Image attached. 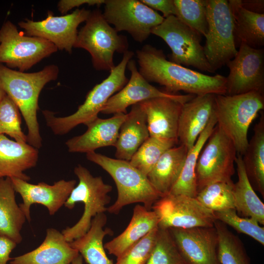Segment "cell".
<instances>
[{"label": "cell", "mask_w": 264, "mask_h": 264, "mask_svg": "<svg viewBox=\"0 0 264 264\" xmlns=\"http://www.w3.org/2000/svg\"><path fill=\"white\" fill-rule=\"evenodd\" d=\"M138 71L148 82L162 86L165 91L201 95H225L226 77L210 76L188 68L166 59L161 49L146 44L136 52Z\"/></svg>", "instance_id": "cell-1"}, {"label": "cell", "mask_w": 264, "mask_h": 264, "mask_svg": "<svg viewBox=\"0 0 264 264\" xmlns=\"http://www.w3.org/2000/svg\"><path fill=\"white\" fill-rule=\"evenodd\" d=\"M59 68L48 65L35 72L26 73L10 68L0 64V81L6 94L18 107L28 129L27 143L38 149L42 146L37 119L39 95L48 82L55 80Z\"/></svg>", "instance_id": "cell-2"}, {"label": "cell", "mask_w": 264, "mask_h": 264, "mask_svg": "<svg viewBox=\"0 0 264 264\" xmlns=\"http://www.w3.org/2000/svg\"><path fill=\"white\" fill-rule=\"evenodd\" d=\"M134 55L132 51L123 54L120 63L110 71V75L96 85L87 94L84 102L73 114L56 117L55 113L43 110L47 126L55 135H62L80 124L86 125L98 117L109 99L121 90L128 83L125 71L127 64Z\"/></svg>", "instance_id": "cell-3"}, {"label": "cell", "mask_w": 264, "mask_h": 264, "mask_svg": "<svg viewBox=\"0 0 264 264\" xmlns=\"http://www.w3.org/2000/svg\"><path fill=\"white\" fill-rule=\"evenodd\" d=\"M88 160L106 171L113 179L117 189V198L107 211L117 214L123 207L142 203L148 210L161 197L147 176L132 165L129 161L114 159L95 152L86 154Z\"/></svg>", "instance_id": "cell-4"}, {"label": "cell", "mask_w": 264, "mask_h": 264, "mask_svg": "<svg viewBox=\"0 0 264 264\" xmlns=\"http://www.w3.org/2000/svg\"><path fill=\"white\" fill-rule=\"evenodd\" d=\"M264 108L263 93L215 95L214 113L217 124L232 141L237 154H244L249 142V128Z\"/></svg>", "instance_id": "cell-5"}, {"label": "cell", "mask_w": 264, "mask_h": 264, "mask_svg": "<svg viewBox=\"0 0 264 264\" xmlns=\"http://www.w3.org/2000/svg\"><path fill=\"white\" fill-rule=\"evenodd\" d=\"M74 172L79 179L76 187L72 190L64 204L69 209L75 204L82 202L84 204V213L78 221L73 226L68 227L62 232L68 242L83 236L90 228L91 220L97 215L105 213L110 197L109 193L112 186L105 183L101 176H94L85 167L78 165Z\"/></svg>", "instance_id": "cell-6"}, {"label": "cell", "mask_w": 264, "mask_h": 264, "mask_svg": "<svg viewBox=\"0 0 264 264\" xmlns=\"http://www.w3.org/2000/svg\"><path fill=\"white\" fill-rule=\"evenodd\" d=\"M74 47L89 53L93 67L97 70L110 71L115 66V52L124 54L128 51L126 36L119 35L99 9L91 11L86 23L78 32Z\"/></svg>", "instance_id": "cell-7"}, {"label": "cell", "mask_w": 264, "mask_h": 264, "mask_svg": "<svg viewBox=\"0 0 264 264\" xmlns=\"http://www.w3.org/2000/svg\"><path fill=\"white\" fill-rule=\"evenodd\" d=\"M208 32L203 47L212 72L226 65L238 53L228 0H206Z\"/></svg>", "instance_id": "cell-8"}, {"label": "cell", "mask_w": 264, "mask_h": 264, "mask_svg": "<svg viewBox=\"0 0 264 264\" xmlns=\"http://www.w3.org/2000/svg\"><path fill=\"white\" fill-rule=\"evenodd\" d=\"M237 156L231 139L216 124L198 156L196 168L197 193L218 181H232Z\"/></svg>", "instance_id": "cell-9"}, {"label": "cell", "mask_w": 264, "mask_h": 264, "mask_svg": "<svg viewBox=\"0 0 264 264\" xmlns=\"http://www.w3.org/2000/svg\"><path fill=\"white\" fill-rule=\"evenodd\" d=\"M57 50L45 39L24 35L10 21L0 29V64L10 68L24 72Z\"/></svg>", "instance_id": "cell-10"}, {"label": "cell", "mask_w": 264, "mask_h": 264, "mask_svg": "<svg viewBox=\"0 0 264 264\" xmlns=\"http://www.w3.org/2000/svg\"><path fill=\"white\" fill-rule=\"evenodd\" d=\"M151 34L161 38L169 46V61L212 72L201 44V35L172 15L154 28Z\"/></svg>", "instance_id": "cell-11"}, {"label": "cell", "mask_w": 264, "mask_h": 264, "mask_svg": "<svg viewBox=\"0 0 264 264\" xmlns=\"http://www.w3.org/2000/svg\"><path fill=\"white\" fill-rule=\"evenodd\" d=\"M104 18L118 32L127 31L139 43L145 41L152 29L164 18L140 0H106Z\"/></svg>", "instance_id": "cell-12"}, {"label": "cell", "mask_w": 264, "mask_h": 264, "mask_svg": "<svg viewBox=\"0 0 264 264\" xmlns=\"http://www.w3.org/2000/svg\"><path fill=\"white\" fill-rule=\"evenodd\" d=\"M158 219V227L190 228L213 227L214 213L196 198L181 195L168 194L160 197L152 208Z\"/></svg>", "instance_id": "cell-13"}, {"label": "cell", "mask_w": 264, "mask_h": 264, "mask_svg": "<svg viewBox=\"0 0 264 264\" xmlns=\"http://www.w3.org/2000/svg\"><path fill=\"white\" fill-rule=\"evenodd\" d=\"M226 93L234 95L264 91V49L241 44L236 56L227 64Z\"/></svg>", "instance_id": "cell-14"}, {"label": "cell", "mask_w": 264, "mask_h": 264, "mask_svg": "<svg viewBox=\"0 0 264 264\" xmlns=\"http://www.w3.org/2000/svg\"><path fill=\"white\" fill-rule=\"evenodd\" d=\"M90 10L76 9L71 13L61 16H54L48 11L44 20L34 21L25 20L18 23L25 30L26 35L45 39L53 44L58 49L72 52L75 44L80 24L86 22Z\"/></svg>", "instance_id": "cell-15"}, {"label": "cell", "mask_w": 264, "mask_h": 264, "mask_svg": "<svg viewBox=\"0 0 264 264\" xmlns=\"http://www.w3.org/2000/svg\"><path fill=\"white\" fill-rule=\"evenodd\" d=\"M127 67L131 72L130 79L121 90L109 99L101 113L127 114L128 107L158 97L169 98L184 104L196 96L191 94L171 93L151 85L139 73L136 62L133 59L129 61Z\"/></svg>", "instance_id": "cell-16"}, {"label": "cell", "mask_w": 264, "mask_h": 264, "mask_svg": "<svg viewBox=\"0 0 264 264\" xmlns=\"http://www.w3.org/2000/svg\"><path fill=\"white\" fill-rule=\"evenodd\" d=\"M180 254L188 264H220L215 227L168 229Z\"/></svg>", "instance_id": "cell-17"}, {"label": "cell", "mask_w": 264, "mask_h": 264, "mask_svg": "<svg viewBox=\"0 0 264 264\" xmlns=\"http://www.w3.org/2000/svg\"><path fill=\"white\" fill-rule=\"evenodd\" d=\"M10 178L15 192L22 198L23 202L19 206L29 222L32 204L43 205L48 209L49 215H53L64 205L76 183L75 180L62 179L53 185L44 182L33 184L19 178Z\"/></svg>", "instance_id": "cell-18"}, {"label": "cell", "mask_w": 264, "mask_h": 264, "mask_svg": "<svg viewBox=\"0 0 264 264\" xmlns=\"http://www.w3.org/2000/svg\"><path fill=\"white\" fill-rule=\"evenodd\" d=\"M215 94L196 95L183 104L177 138L189 151L208 124L214 113Z\"/></svg>", "instance_id": "cell-19"}, {"label": "cell", "mask_w": 264, "mask_h": 264, "mask_svg": "<svg viewBox=\"0 0 264 264\" xmlns=\"http://www.w3.org/2000/svg\"><path fill=\"white\" fill-rule=\"evenodd\" d=\"M127 114L116 113L107 119L98 117L88 123L83 134L66 141L68 152L87 154L102 147H115L120 128Z\"/></svg>", "instance_id": "cell-20"}, {"label": "cell", "mask_w": 264, "mask_h": 264, "mask_svg": "<svg viewBox=\"0 0 264 264\" xmlns=\"http://www.w3.org/2000/svg\"><path fill=\"white\" fill-rule=\"evenodd\" d=\"M147 119L150 136L178 141L179 116L183 103L166 97L139 103Z\"/></svg>", "instance_id": "cell-21"}, {"label": "cell", "mask_w": 264, "mask_h": 264, "mask_svg": "<svg viewBox=\"0 0 264 264\" xmlns=\"http://www.w3.org/2000/svg\"><path fill=\"white\" fill-rule=\"evenodd\" d=\"M79 255L78 251L70 246L62 233L49 228L39 246L13 258L9 264H70Z\"/></svg>", "instance_id": "cell-22"}, {"label": "cell", "mask_w": 264, "mask_h": 264, "mask_svg": "<svg viewBox=\"0 0 264 264\" xmlns=\"http://www.w3.org/2000/svg\"><path fill=\"white\" fill-rule=\"evenodd\" d=\"M38 157L37 149L0 134V179L10 177L29 181L30 177L23 172L34 167Z\"/></svg>", "instance_id": "cell-23"}, {"label": "cell", "mask_w": 264, "mask_h": 264, "mask_svg": "<svg viewBox=\"0 0 264 264\" xmlns=\"http://www.w3.org/2000/svg\"><path fill=\"white\" fill-rule=\"evenodd\" d=\"M158 225V219L155 213L137 204L133 209L127 228L118 236L106 242L105 249L110 254L118 258Z\"/></svg>", "instance_id": "cell-24"}, {"label": "cell", "mask_w": 264, "mask_h": 264, "mask_svg": "<svg viewBox=\"0 0 264 264\" xmlns=\"http://www.w3.org/2000/svg\"><path fill=\"white\" fill-rule=\"evenodd\" d=\"M150 137L146 114L139 103L132 106L121 125L115 147L117 159L130 161Z\"/></svg>", "instance_id": "cell-25"}, {"label": "cell", "mask_w": 264, "mask_h": 264, "mask_svg": "<svg viewBox=\"0 0 264 264\" xmlns=\"http://www.w3.org/2000/svg\"><path fill=\"white\" fill-rule=\"evenodd\" d=\"M235 42L254 48L264 45V14H258L244 9L241 0H228Z\"/></svg>", "instance_id": "cell-26"}, {"label": "cell", "mask_w": 264, "mask_h": 264, "mask_svg": "<svg viewBox=\"0 0 264 264\" xmlns=\"http://www.w3.org/2000/svg\"><path fill=\"white\" fill-rule=\"evenodd\" d=\"M187 148L180 144L167 150L147 176L161 197L169 194L181 172Z\"/></svg>", "instance_id": "cell-27"}, {"label": "cell", "mask_w": 264, "mask_h": 264, "mask_svg": "<svg viewBox=\"0 0 264 264\" xmlns=\"http://www.w3.org/2000/svg\"><path fill=\"white\" fill-rule=\"evenodd\" d=\"M107 221L105 213L95 216L89 230L83 236L69 242L77 250L88 264H114L105 252L103 240L107 235H112L109 228H104Z\"/></svg>", "instance_id": "cell-28"}, {"label": "cell", "mask_w": 264, "mask_h": 264, "mask_svg": "<svg viewBox=\"0 0 264 264\" xmlns=\"http://www.w3.org/2000/svg\"><path fill=\"white\" fill-rule=\"evenodd\" d=\"M15 192L10 177L0 179V235L18 244L22 241L21 231L26 219L16 203Z\"/></svg>", "instance_id": "cell-29"}, {"label": "cell", "mask_w": 264, "mask_h": 264, "mask_svg": "<svg viewBox=\"0 0 264 264\" xmlns=\"http://www.w3.org/2000/svg\"><path fill=\"white\" fill-rule=\"evenodd\" d=\"M235 164L238 181L234 183L235 208L243 216L264 224V204L256 194L247 176L242 156L237 154Z\"/></svg>", "instance_id": "cell-30"}, {"label": "cell", "mask_w": 264, "mask_h": 264, "mask_svg": "<svg viewBox=\"0 0 264 264\" xmlns=\"http://www.w3.org/2000/svg\"><path fill=\"white\" fill-rule=\"evenodd\" d=\"M259 121L242 156L245 171L254 189L264 196V115L261 111Z\"/></svg>", "instance_id": "cell-31"}, {"label": "cell", "mask_w": 264, "mask_h": 264, "mask_svg": "<svg viewBox=\"0 0 264 264\" xmlns=\"http://www.w3.org/2000/svg\"><path fill=\"white\" fill-rule=\"evenodd\" d=\"M216 124L217 120L213 113L207 127L194 146L188 151L179 177L169 194L181 195L193 198L196 197V168L198 157Z\"/></svg>", "instance_id": "cell-32"}, {"label": "cell", "mask_w": 264, "mask_h": 264, "mask_svg": "<svg viewBox=\"0 0 264 264\" xmlns=\"http://www.w3.org/2000/svg\"><path fill=\"white\" fill-rule=\"evenodd\" d=\"M218 237V258L220 264H250L242 242L223 223L216 220Z\"/></svg>", "instance_id": "cell-33"}, {"label": "cell", "mask_w": 264, "mask_h": 264, "mask_svg": "<svg viewBox=\"0 0 264 264\" xmlns=\"http://www.w3.org/2000/svg\"><path fill=\"white\" fill-rule=\"evenodd\" d=\"M177 141L150 136L132 157L130 164L147 176L161 156Z\"/></svg>", "instance_id": "cell-34"}, {"label": "cell", "mask_w": 264, "mask_h": 264, "mask_svg": "<svg viewBox=\"0 0 264 264\" xmlns=\"http://www.w3.org/2000/svg\"><path fill=\"white\" fill-rule=\"evenodd\" d=\"M233 187V181L216 182L202 188L195 198L204 207L213 212L235 209Z\"/></svg>", "instance_id": "cell-35"}, {"label": "cell", "mask_w": 264, "mask_h": 264, "mask_svg": "<svg viewBox=\"0 0 264 264\" xmlns=\"http://www.w3.org/2000/svg\"><path fill=\"white\" fill-rule=\"evenodd\" d=\"M177 19L201 36L208 32L206 0H174Z\"/></svg>", "instance_id": "cell-36"}, {"label": "cell", "mask_w": 264, "mask_h": 264, "mask_svg": "<svg viewBox=\"0 0 264 264\" xmlns=\"http://www.w3.org/2000/svg\"><path fill=\"white\" fill-rule=\"evenodd\" d=\"M146 264H188L179 252L169 229L158 227L154 247Z\"/></svg>", "instance_id": "cell-37"}, {"label": "cell", "mask_w": 264, "mask_h": 264, "mask_svg": "<svg viewBox=\"0 0 264 264\" xmlns=\"http://www.w3.org/2000/svg\"><path fill=\"white\" fill-rule=\"evenodd\" d=\"M20 110L6 94L0 104V134H6L20 143H27V136L21 128Z\"/></svg>", "instance_id": "cell-38"}, {"label": "cell", "mask_w": 264, "mask_h": 264, "mask_svg": "<svg viewBox=\"0 0 264 264\" xmlns=\"http://www.w3.org/2000/svg\"><path fill=\"white\" fill-rule=\"evenodd\" d=\"M236 211L235 209H229L214 213L216 220L229 225L238 233L250 236L264 245V227L251 218L239 216Z\"/></svg>", "instance_id": "cell-39"}, {"label": "cell", "mask_w": 264, "mask_h": 264, "mask_svg": "<svg viewBox=\"0 0 264 264\" xmlns=\"http://www.w3.org/2000/svg\"><path fill=\"white\" fill-rule=\"evenodd\" d=\"M158 227L154 228L135 244L114 264H146L154 247Z\"/></svg>", "instance_id": "cell-40"}, {"label": "cell", "mask_w": 264, "mask_h": 264, "mask_svg": "<svg viewBox=\"0 0 264 264\" xmlns=\"http://www.w3.org/2000/svg\"><path fill=\"white\" fill-rule=\"evenodd\" d=\"M144 4L156 11L163 14L164 19L173 15L175 16L176 9L174 0H140Z\"/></svg>", "instance_id": "cell-41"}, {"label": "cell", "mask_w": 264, "mask_h": 264, "mask_svg": "<svg viewBox=\"0 0 264 264\" xmlns=\"http://www.w3.org/2000/svg\"><path fill=\"white\" fill-rule=\"evenodd\" d=\"M106 0H62L58 4L59 11L62 14H66L69 10L83 4H87L89 6L100 5L105 4Z\"/></svg>", "instance_id": "cell-42"}, {"label": "cell", "mask_w": 264, "mask_h": 264, "mask_svg": "<svg viewBox=\"0 0 264 264\" xmlns=\"http://www.w3.org/2000/svg\"><path fill=\"white\" fill-rule=\"evenodd\" d=\"M17 244L11 239L0 235V264H7L12 259L10 255Z\"/></svg>", "instance_id": "cell-43"}, {"label": "cell", "mask_w": 264, "mask_h": 264, "mask_svg": "<svg viewBox=\"0 0 264 264\" xmlns=\"http://www.w3.org/2000/svg\"><path fill=\"white\" fill-rule=\"evenodd\" d=\"M241 0L242 6L246 10L258 14H264L263 0Z\"/></svg>", "instance_id": "cell-44"}, {"label": "cell", "mask_w": 264, "mask_h": 264, "mask_svg": "<svg viewBox=\"0 0 264 264\" xmlns=\"http://www.w3.org/2000/svg\"><path fill=\"white\" fill-rule=\"evenodd\" d=\"M70 264H83L82 256L79 254Z\"/></svg>", "instance_id": "cell-45"}, {"label": "cell", "mask_w": 264, "mask_h": 264, "mask_svg": "<svg viewBox=\"0 0 264 264\" xmlns=\"http://www.w3.org/2000/svg\"><path fill=\"white\" fill-rule=\"evenodd\" d=\"M6 95L5 90L3 89V88L2 86L1 82L0 81V104L2 101L4 97Z\"/></svg>", "instance_id": "cell-46"}]
</instances>
